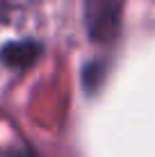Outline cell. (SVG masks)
<instances>
[{
    "label": "cell",
    "instance_id": "cell-1",
    "mask_svg": "<svg viewBox=\"0 0 155 157\" xmlns=\"http://www.w3.org/2000/svg\"><path fill=\"white\" fill-rule=\"evenodd\" d=\"M126 0H84V23L89 39L110 43L121 30V12Z\"/></svg>",
    "mask_w": 155,
    "mask_h": 157
},
{
    "label": "cell",
    "instance_id": "cell-2",
    "mask_svg": "<svg viewBox=\"0 0 155 157\" xmlns=\"http://www.w3.org/2000/svg\"><path fill=\"white\" fill-rule=\"evenodd\" d=\"M39 55H41V46L37 41H30V39L12 41L0 50L2 64H7V66H12V68H28L39 59Z\"/></svg>",
    "mask_w": 155,
    "mask_h": 157
},
{
    "label": "cell",
    "instance_id": "cell-3",
    "mask_svg": "<svg viewBox=\"0 0 155 157\" xmlns=\"http://www.w3.org/2000/svg\"><path fill=\"white\" fill-rule=\"evenodd\" d=\"M103 78H105V66L103 62H91L84 66V73H82V84L87 89V94H96L98 86L103 84Z\"/></svg>",
    "mask_w": 155,
    "mask_h": 157
}]
</instances>
